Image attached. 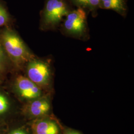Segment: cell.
<instances>
[{
  "label": "cell",
  "instance_id": "cell-4",
  "mask_svg": "<svg viewBox=\"0 0 134 134\" xmlns=\"http://www.w3.org/2000/svg\"><path fill=\"white\" fill-rule=\"evenodd\" d=\"M51 61L50 59L35 57L25 66L26 76L43 91L50 86L52 78Z\"/></svg>",
  "mask_w": 134,
  "mask_h": 134
},
{
  "label": "cell",
  "instance_id": "cell-8",
  "mask_svg": "<svg viewBox=\"0 0 134 134\" xmlns=\"http://www.w3.org/2000/svg\"><path fill=\"white\" fill-rule=\"evenodd\" d=\"M99 9L112 10L123 17L128 12L126 0H100Z\"/></svg>",
  "mask_w": 134,
  "mask_h": 134
},
{
  "label": "cell",
  "instance_id": "cell-10",
  "mask_svg": "<svg viewBox=\"0 0 134 134\" xmlns=\"http://www.w3.org/2000/svg\"><path fill=\"white\" fill-rule=\"evenodd\" d=\"M13 109V105L10 97L3 91L0 90V119L10 114Z\"/></svg>",
  "mask_w": 134,
  "mask_h": 134
},
{
  "label": "cell",
  "instance_id": "cell-15",
  "mask_svg": "<svg viewBox=\"0 0 134 134\" xmlns=\"http://www.w3.org/2000/svg\"><path fill=\"white\" fill-rule=\"evenodd\" d=\"M63 134H81L77 131L74 130L68 129L65 131Z\"/></svg>",
  "mask_w": 134,
  "mask_h": 134
},
{
  "label": "cell",
  "instance_id": "cell-1",
  "mask_svg": "<svg viewBox=\"0 0 134 134\" xmlns=\"http://www.w3.org/2000/svg\"><path fill=\"white\" fill-rule=\"evenodd\" d=\"M0 43L16 71L24 70L26 65L36 56L10 26L0 29Z\"/></svg>",
  "mask_w": 134,
  "mask_h": 134
},
{
  "label": "cell",
  "instance_id": "cell-12",
  "mask_svg": "<svg viewBox=\"0 0 134 134\" xmlns=\"http://www.w3.org/2000/svg\"><path fill=\"white\" fill-rule=\"evenodd\" d=\"M12 17L4 2L0 0V27L10 26Z\"/></svg>",
  "mask_w": 134,
  "mask_h": 134
},
{
  "label": "cell",
  "instance_id": "cell-5",
  "mask_svg": "<svg viewBox=\"0 0 134 134\" xmlns=\"http://www.w3.org/2000/svg\"><path fill=\"white\" fill-rule=\"evenodd\" d=\"M12 91L15 96L26 103L43 96V90L26 76L18 75L12 83Z\"/></svg>",
  "mask_w": 134,
  "mask_h": 134
},
{
  "label": "cell",
  "instance_id": "cell-14",
  "mask_svg": "<svg viewBox=\"0 0 134 134\" xmlns=\"http://www.w3.org/2000/svg\"><path fill=\"white\" fill-rule=\"evenodd\" d=\"M8 129V126L5 124L4 120L0 119V134H5Z\"/></svg>",
  "mask_w": 134,
  "mask_h": 134
},
{
  "label": "cell",
  "instance_id": "cell-3",
  "mask_svg": "<svg viewBox=\"0 0 134 134\" xmlns=\"http://www.w3.org/2000/svg\"><path fill=\"white\" fill-rule=\"evenodd\" d=\"M87 12L81 8L72 10L63 21L60 27L65 35L85 41L89 38L87 21Z\"/></svg>",
  "mask_w": 134,
  "mask_h": 134
},
{
  "label": "cell",
  "instance_id": "cell-13",
  "mask_svg": "<svg viewBox=\"0 0 134 134\" xmlns=\"http://www.w3.org/2000/svg\"><path fill=\"white\" fill-rule=\"evenodd\" d=\"M5 134H29L28 131L24 127H19L9 130Z\"/></svg>",
  "mask_w": 134,
  "mask_h": 134
},
{
  "label": "cell",
  "instance_id": "cell-16",
  "mask_svg": "<svg viewBox=\"0 0 134 134\" xmlns=\"http://www.w3.org/2000/svg\"><path fill=\"white\" fill-rule=\"evenodd\" d=\"M2 80H3V79H2L1 77H0V83L2 81Z\"/></svg>",
  "mask_w": 134,
  "mask_h": 134
},
{
  "label": "cell",
  "instance_id": "cell-7",
  "mask_svg": "<svg viewBox=\"0 0 134 134\" xmlns=\"http://www.w3.org/2000/svg\"><path fill=\"white\" fill-rule=\"evenodd\" d=\"M30 127L32 134H59L60 132L56 121L47 116L33 120Z\"/></svg>",
  "mask_w": 134,
  "mask_h": 134
},
{
  "label": "cell",
  "instance_id": "cell-11",
  "mask_svg": "<svg viewBox=\"0 0 134 134\" xmlns=\"http://www.w3.org/2000/svg\"><path fill=\"white\" fill-rule=\"evenodd\" d=\"M15 71L10 59L0 43V77L4 79L9 72Z\"/></svg>",
  "mask_w": 134,
  "mask_h": 134
},
{
  "label": "cell",
  "instance_id": "cell-6",
  "mask_svg": "<svg viewBox=\"0 0 134 134\" xmlns=\"http://www.w3.org/2000/svg\"><path fill=\"white\" fill-rule=\"evenodd\" d=\"M51 109V103L48 96L43 95L25 103L23 112L29 119L35 120L47 116Z\"/></svg>",
  "mask_w": 134,
  "mask_h": 134
},
{
  "label": "cell",
  "instance_id": "cell-9",
  "mask_svg": "<svg viewBox=\"0 0 134 134\" xmlns=\"http://www.w3.org/2000/svg\"><path fill=\"white\" fill-rule=\"evenodd\" d=\"M71 5L77 8H81L88 13H91L92 15L96 17L97 10L99 9L100 0H67Z\"/></svg>",
  "mask_w": 134,
  "mask_h": 134
},
{
  "label": "cell",
  "instance_id": "cell-2",
  "mask_svg": "<svg viewBox=\"0 0 134 134\" xmlns=\"http://www.w3.org/2000/svg\"><path fill=\"white\" fill-rule=\"evenodd\" d=\"M71 5L67 0H45L40 14V29L49 31L60 27L65 18L72 10Z\"/></svg>",
  "mask_w": 134,
  "mask_h": 134
}]
</instances>
